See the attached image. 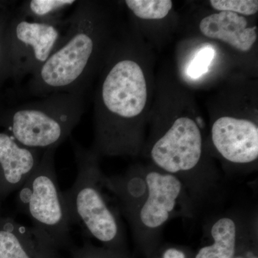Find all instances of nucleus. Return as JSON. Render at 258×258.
I'll use <instances>...</instances> for the list:
<instances>
[{"instance_id":"f257e3e1","label":"nucleus","mask_w":258,"mask_h":258,"mask_svg":"<svg viewBox=\"0 0 258 258\" xmlns=\"http://www.w3.org/2000/svg\"><path fill=\"white\" fill-rule=\"evenodd\" d=\"M62 42L35 74L28 92L44 97L57 93H86L106 52L108 21L101 4L78 1L69 15Z\"/></svg>"},{"instance_id":"f03ea898","label":"nucleus","mask_w":258,"mask_h":258,"mask_svg":"<svg viewBox=\"0 0 258 258\" xmlns=\"http://www.w3.org/2000/svg\"><path fill=\"white\" fill-rule=\"evenodd\" d=\"M147 101V81L140 64L125 55L111 60L97 94L96 132L91 150L98 156L132 152L130 122L142 114Z\"/></svg>"},{"instance_id":"7ed1b4c3","label":"nucleus","mask_w":258,"mask_h":258,"mask_svg":"<svg viewBox=\"0 0 258 258\" xmlns=\"http://www.w3.org/2000/svg\"><path fill=\"white\" fill-rule=\"evenodd\" d=\"M72 144L77 176L73 186L63 192L70 222L81 226L86 235L117 252L123 241V232L118 216L102 190L103 176L98 155L75 140Z\"/></svg>"},{"instance_id":"20e7f679","label":"nucleus","mask_w":258,"mask_h":258,"mask_svg":"<svg viewBox=\"0 0 258 258\" xmlns=\"http://www.w3.org/2000/svg\"><path fill=\"white\" fill-rule=\"evenodd\" d=\"M56 149L44 151L38 166L18 190L19 210L32 222L42 245L58 254L71 243V226L55 167Z\"/></svg>"},{"instance_id":"39448f33","label":"nucleus","mask_w":258,"mask_h":258,"mask_svg":"<svg viewBox=\"0 0 258 258\" xmlns=\"http://www.w3.org/2000/svg\"><path fill=\"white\" fill-rule=\"evenodd\" d=\"M85 98L83 92L57 93L23 103L8 118L10 136L30 149H57L79 124Z\"/></svg>"},{"instance_id":"423d86ee","label":"nucleus","mask_w":258,"mask_h":258,"mask_svg":"<svg viewBox=\"0 0 258 258\" xmlns=\"http://www.w3.org/2000/svg\"><path fill=\"white\" fill-rule=\"evenodd\" d=\"M68 18L57 23H40L18 13L8 31L10 72L18 80L32 76L45 63L62 42Z\"/></svg>"},{"instance_id":"0eeeda50","label":"nucleus","mask_w":258,"mask_h":258,"mask_svg":"<svg viewBox=\"0 0 258 258\" xmlns=\"http://www.w3.org/2000/svg\"><path fill=\"white\" fill-rule=\"evenodd\" d=\"M202 153L203 137L196 122L180 117L153 146L151 157L160 169L174 175L195 169Z\"/></svg>"},{"instance_id":"6e6552de","label":"nucleus","mask_w":258,"mask_h":258,"mask_svg":"<svg viewBox=\"0 0 258 258\" xmlns=\"http://www.w3.org/2000/svg\"><path fill=\"white\" fill-rule=\"evenodd\" d=\"M212 139L217 152L233 164H250L258 158V128L252 120L222 116L212 125Z\"/></svg>"},{"instance_id":"1a4fd4ad","label":"nucleus","mask_w":258,"mask_h":258,"mask_svg":"<svg viewBox=\"0 0 258 258\" xmlns=\"http://www.w3.org/2000/svg\"><path fill=\"white\" fill-rule=\"evenodd\" d=\"M147 198L135 212L141 225L157 229L169 220L181 195L182 184L177 176L168 173L150 171L146 176Z\"/></svg>"},{"instance_id":"9d476101","label":"nucleus","mask_w":258,"mask_h":258,"mask_svg":"<svg viewBox=\"0 0 258 258\" xmlns=\"http://www.w3.org/2000/svg\"><path fill=\"white\" fill-rule=\"evenodd\" d=\"M44 151L25 147L0 133V193L19 190L40 163Z\"/></svg>"},{"instance_id":"9b49d317","label":"nucleus","mask_w":258,"mask_h":258,"mask_svg":"<svg viewBox=\"0 0 258 258\" xmlns=\"http://www.w3.org/2000/svg\"><path fill=\"white\" fill-rule=\"evenodd\" d=\"M200 30L204 36L225 42L242 52L250 50L257 37V27H248L244 16L230 12L205 17L200 22Z\"/></svg>"},{"instance_id":"f8f14e48","label":"nucleus","mask_w":258,"mask_h":258,"mask_svg":"<svg viewBox=\"0 0 258 258\" xmlns=\"http://www.w3.org/2000/svg\"><path fill=\"white\" fill-rule=\"evenodd\" d=\"M0 258H60L38 240L31 227L6 220L0 227Z\"/></svg>"},{"instance_id":"ddd939ff","label":"nucleus","mask_w":258,"mask_h":258,"mask_svg":"<svg viewBox=\"0 0 258 258\" xmlns=\"http://www.w3.org/2000/svg\"><path fill=\"white\" fill-rule=\"evenodd\" d=\"M214 242L199 250L195 258H233L237 242V226L230 217H222L212 225Z\"/></svg>"},{"instance_id":"4468645a","label":"nucleus","mask_w":258,"mask_h":258,"mask_svg":"<svg viewBox=\"0 0 258 258\" xmlns=\"http://www.w3.org/2000/svg\"><path fill=\"white\" fill-rule=\"evenodd\" d=\"M76 0H27L21 5L19 13L25 18L40 23H57L62 15L76 6Z\"/></svg>"},{"instance_id":"2eb2a0df","label":"nucleus","mask_w":258,"mask_h":258,"mask_svg":"<svg viewBox=\"0 0 258 258\" xmlns=\"http://www.w3.org/2000/svg\"><path fill=\"white\" fill-rule=\"evenodd\" d=\"M127 8L142 20H160L167 16L172 8L170 0H126Z\"/></svg>"},{"instance_id":"dca6fc26","label":"nucleus","mask_w":258,"mask_h":258,"mask_svg":"<svg viewBox=\"0 0 258 258\" xmlns=\"http://www.w3.org/2000/svg\"><path fill=\"white\" fill-rule=\"evenodd\" d=\"M210 4L217 11L230 12L246 16L255 15L258 11L257 0H211Z\"/></svg>"},{"instance_id":"f3484780","label":"nucleus","mask_w":258,"mask_h":258,"mask_svg":"<svg viewBox=\"0 0 258 258\" xmlns=\"http://www.w3.org/2000/svg\"><path fill=\"white\" fill-rule=\"evenodd\" d=\"M215 56V50L212 47H205L195 54L187 68L188 76L194 79H199L208 72L209 68Z\"/></svg>"},{"instance_id":"a211bd4d","label":"nucleus","mask_w":258,"mask_h":258,"mask_svg":"<svg viewBox=\"0 0 258 258\" xmlns=\"http://www.w3.org/2000/svg\"><path fill=\"white\" fill-rule=\"evenodd\" d=\"M71 258H119L118 252L111 249L98 248L90 242H86L82 247L74 249Z\"/></svg>"},{"instance_id":"6ab92c4d","label":"nucleus","mask_w":258,"mask_h":258,"mask_svg":"<svg viewBox=\"0 0 258 258\" xmlns=\"http://www.w3.org/2000/svg\"><path fill=\"white\" fill-rule=\"evenodd\" d=\"M163 258H186V255L182 251L179 249L169 248L164 252Z\"/></svg>"},{"instance_id":"aec40b11","label":"nucleus","mask_w":258,"mask_h":258,"mask_svg":"<svg viewBox=\"0 0 258 258\" xmlns=\"http://www.w3.org/2000/svg\"><path fill=\"white\" fill-rule=\"evenodd\" d=\"M3 41L1 40V37H0V58H1L2 51H3Z\"/></svg>"},{"instance_id":"412c9836","label":"nucleus","mask_w":258,"mask_h":258,"mask_svg":"<svg viewBox=\"0 0 258 258\" xmlns=\"http://www.w3.org/2000/svg\"><path fill=\"white\" fill-rule=\"evenodd\" d=\"M235 258H242V257H235ZM253 258H257V257H253Z\"/></svg>"}]
</instances>
